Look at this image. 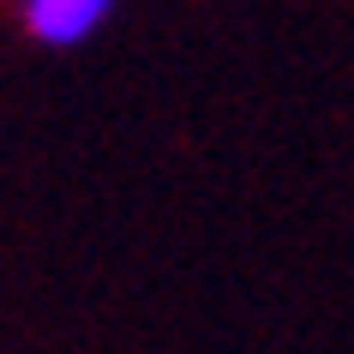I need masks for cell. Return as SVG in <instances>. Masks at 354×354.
I'll use <instances>...</instances> for the list:
<instances>
[{
  "label": "cell",
  "mask_w": 354,
  "mask_h": 354,
  "mask_svg": "<svg viewBox=\"0 0 354 354\" xmlns=\"http://www.w3.org/2000/svg\"><path fill=\"white\" fill-rule=\"evenodd\" d=\"M120 0H19V30L37 48H78L114 19Z\"/></svg>",
  "instance_id": "1"
}]
</instances>
